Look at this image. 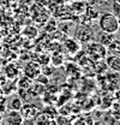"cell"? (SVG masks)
<instances>
[{
    "label": "cell",
    "instance_id": "14",
    "mask_svg": "<svg viewBox=\"0 0 120 125\" xmlns=\"http://www.w3.org/2000/svg\"><path fill=\"white\" fill-rule=\"evenodd\" d=\"M32 82H34V79H31V78H29V77H27V76H19L18 77V81L16 82L17 83V85H18V88L19 89H28L30 85L32 84Z\"/></svg>",
    "mask_w": 120,
    "mask_h": 125
},
{
    "label": "cell",
    "instance_id": "20",
    "mask_svg": "<svg viewBox=\"0 0 120 125\" xmlns=\"http://www.w3.org/2000/svg\"><path fill=\"white\" fill-rule=\"evenodd\" d=\"M5 97V95H4V93H2V90H1V88H0V100H2Z\"/></svg>",
    "mask_w": 120,
    "mask_h": 125
},
{
    "label": "cell",
    "instance_id": "16",
    "mask_svg": "<svg viewBox=\"0 0 120 125\" xmlns=\"http://www.w3.org/2000/svg\"><path fill=\"white\" fill-rule=\"evenodd\" d=\"M55 69L57 67H54L52 64H46L41 66V73H43L47 77H52L55 73Z\"/></svg>",
    "mask_w": 120,
    "mask_h": 125
},
{
    "label": "cell",
    "instance_id": "7",
    "mask_svg": "<svg viewBox=\"0 0 120 125\" xmlns=\"http://www.w3.org/2000/svg\"><path fill=\"white\" fill-rule=\"evenodd\" d=\"M41 111L40 108L34 105V104H24L23 107L20 108V113H22V117L23 119H35V117L40 113Z\"/></svg>",
    "mask_w": 120,
    "mask_h": 125
},
{
    "label": "cell",
    "instance_id": "23",
    "mask_svg": "<svg viewBox=\"0 0 120 125\" xmlns=\"http://www.w3.org/2000/svg\"><path fill=\"white\" fill-rule=\"evenodd\" d=\"M119 85H120V79H119Z\"/></svg>",
    "mask_w": 120,
    "mask_h": 125
},
{
    "label": "cell",
    "instance_id": "22",
    "mask_svg": "<svg viewBox=\"0 0 120 125\" xmlns=\"http://www.w3.org/2000/svg\"><path fill=\"white\" fill-rule=\"evenodd\" d=\"M117 17H118V19H119V22H120V13H119L118 16H117Z\"/></svg>",
    "mask_w": 120,
    "mask_h": 125
},
{
    "label": "cell",
    "instance_id": "4",
    "mask_svg": "<svg viewBox=\"0 0 120 125\" xmlns=\"http://www.w3.org/2000/svg\"><path fill=\"white\" fill-rule=\"evenodd\" d=\"M62 48L69 54L76 55L82 49V43L78 40H76L75 37H66L64 40V42H62Z\"/></svg>",
    "mask_w": 120,
    "mask_h": 125
},
{
    "label": "cell",
    "instance_id": "10",
    "mask_svg": "<svg viewBox=\"0 0 120 125\" xmlns=\"http://www.w3.org/2000/svg\"><path fill=\"white\" fill-rule=\"evenodd\" d=\"M115 39V34H110V32H106V31H102L99 32L97 35L95 34V41L100 42L101 45H103L105 47H107L113 40Z\"/></svg>",
    "mask_w": 120,
    "mask_h": 125
},
{
    "label": "cell",
    "instance_id": "21",
    "mask_svg": "<svg viewBox=\"0 0 120 125\" xmlns=\"http://www.w3.org/2000/svg\"><path fill=\"white\" fill-rule=\"evenodd\" d=\"M114 2H119L120 4V0H114Z\"/></svg>",
    "mask_w": 120,
    "mask_h": 125
},
{
    "label": "cell",
    "instance_id": "8",
    "mask_svg": "<svg viewBox=\"0 0 120 125\" xmlns=\"http://www.w3.org/2000/svg\"><path fill=\"white\" fill-rule=\"evenodd\" d=\"M10 99H6V104H7V109H13V111H20V108L24 105V101L22 100V97L17 94L9 95Z\"/></svg>",
    "mask_w": 120,
    "mask_h": 125
},
{
    "label": "cell",
    "instance_id": "19",
    "mask_svg": "<svg viewBox=\"0 0 120 125\" xmlns=\"http://www.w3.org/2000/svg\"><path fill=\"white\" fill-rule=\"evenodd\" d=\"M113 13L115 16H118L120 13V4L119 2H114V4H113Z\"/></svg>",
    "mask_w": 120,
    "mask_h": 125
},
{
    "label": "cell",
    "instance_id": "11",
    "mask_svg": "<svg viewBox=\"0 0 120 125\" xmlns=\"http://www.w3.org/2000/svg\"><path fill=\"white\" fill-rule=\"evenodd\" d=\"M4 73L7 79H17L20 76V69L15 64H10L4 69Z\"/></svg>",
    "mask_w": 120,
    "mask_h": 125
},
{
    "label": "cell",
    "instance_id": "13",
    "mask_svg": "<svg viewBox=\"0 0 120 125\" xmlns=\"http://www.w3.org/2000/svg\"><path fill=\"white\" fill-rule=\"evenodd\" d=\"M107 53L113 55H120V40L114 39L108 46H107Z\"/></svg>",
    "mask_w": 120,
    "mask_h": 125
},
{
    "label": "cell",
    "instance_id": "6",
    "mask_svg": "<svg viewBox=\"0 0 120 125\" xmlns=\"http://www.w3.org/2000/svg\"><path fill=\"white\" fill-rule=\"evenodd\" d=\"M40 73H41V66L36 62H28L23 67V75L31 79H35Z\"/></svg>",
    "mask_w": 120,
    "mask_h": 125
},
{
    "label": "cell",
    "instance_id": "18",
    "mask_svg": "<svg viewBox=\"0 0 120 125\" xmlns=\"http://www.w3.org/2000/svg\"><path fill=\"white\" fill-rule=\"evenodd\" d=\"M35 82H37V83H40V84H43V85H47L48 83H49V77H47L45 76L43 73H40L37 77L34 79Z\"/></svg>",
    "mask_w": 120,
    "mask_h": 125
},
{
    "label": "cell",
    "instance_id": "17",
    "mask_svg": "<svg viewBox=\"0 0 120 125\" xmlns=\"http://www.w3.org/2000/svg\"><path fill=\"white\" fill-rule=\"evenodd\" d=\"M85 16L88 17L89 21H96V19L99 18V12H97V10H95L94 7L88 6V7L85 9Z\"/></svg>",
    "mask_w": 120,
    "mask_h": 125
},
{
    "label": "cell",
    "instance_id": "1",
    "mask_svg": "<svg viewBox=\"0 0 120 125\" xmlns=\"http://www.w3.org/2000/svg\"><path fill=\"white\" fill-rule=\"evenodd\" d=\"M85 52V54L89 57L91 62H99V60H105L107 57V47L101 45L100 42L92 40L88 43H85V47L83 49Z\"/></svg>",
    "mask_w": 120,
    "mask_h": 125
},
{
    "label": "cell",
    "instance_id": "15",
    "mask_svg": "<svg viewBox=\"0 0 120 125\" xmlns=\"http://www.w3.org/2000/svg\"><path fill=\"white\" fill-rule=\"evenodd\" d=\"M42 113L46 114L47 117H49L50 119H54V118L58 115V113H59V112H58V109L55 108L53 105H47L45 108L42 109Z\"/></svg>",
    "mask_w": 120,
    "mask_h": 125
},
{
    "label": "cell",
    "instance_id": "12",
    "mask_svg": "<svg viewBox=\"0 0 120 125\" xmlns=\"http://www.w3.org/2000/svg\"><path fill=\"white\" fill-rule=\"evenodd\" d=\"M49 64H52L54 67H60L65 64V57L62 52H54L50 58H49Z\"/></svg>",
    "mask_w": 120,
    "mask_h": 125
},
{
    "label": "cell",
    "instance_id": "9",
    "mask_svg": "<svg viewBox=\"0 0 120 125\" xmlns=\"http://www.w3.org/2000/svg\"><path fill=\"white\" fill-rule=\"evenodd\" d=\"M105 62L110 71L120 72V55L107 54V57L105 58Z\"/></svg>",
    "mask_w": 120,
    "mask_h": 125
},
{
    "label": "cell",
    "instance_id": "2",
    "mask_svg": "<svg viewBox=\"0 0 120 125\" xmlns=\"http://www.w3.org/2000/svg\"><path fill=\"white\" fill-rule=\"evenodd\" d=\"M99 25L102 31L110 34H117L120 29L119 19L113 12H106L101 16L99 19Z\"/></svg>",
    "mask_w": 120,
    "mask_h": 125
},
{
    "label": "cell",
    "instance_id": "5",
    "mask_svg": "<svg viewBox=\"0 0 120 125\" xmlns=\"http://www.w3.org/2000/svg\"><path fill=\"white\" fill-rule=\"evenodd\" d=\"M4 115H5V118H4L2 123H6L9 125H19L23 123V117H22L20 111L7 109Z\"/></svg>",
    "mask_w": 120,
    "mask_h": 125
},
{
    "label": "cell",
    "instance_id": "3",
    "mask_svg": "<svg viewBox=\"0 0 120 125\" xmlns=\"http://www.w3.org/2000/svg\"><path fill=\"white\" fill-rule=\"evenodd\" d=\"M75 39L78 40L82 45H85L90 41L95 40V31L91 29V27H88L85 24H80L76 28Z\"/></svg>",
    "mask_w": 120,
    "mask_h": 125
}]
</instances>
